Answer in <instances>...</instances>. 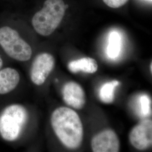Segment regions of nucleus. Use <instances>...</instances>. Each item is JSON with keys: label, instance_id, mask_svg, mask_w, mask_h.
Masks as SVG:
<instances>
[{"label": "nucleus", "instance_id": "obj_4", "mask_svg": "<svg viewBox=\"0 0 152 152\" xmlns=\"http://www.w3.org/2000/svg\"><path fill=\"white\" fill-rule=\"evenodd\" d=\"M0 46L10 58L19 61H28L32 55L31 46L16 30L8 26L0 27Z\"/></svg>", "mask_w": 152, "mask_h": 152}, {"label": "nucleus", "instance_id": "obj_9", "mask_svg": "<svg viewBox=\"0 0 152 152\" xmlns=\"http://www.w3.org/2000/svg\"><path fill=\"white\" fill-rule=\"evenodd\" d=\"M20 75L16 69L5 68L0 70V95L13 91L20 82Z\"/></svg>", "mask_w": 152, "mask_h": 152}, {"label": "nucleus", "instance_id": "obj_1", "mask_svg": "<svg viewBox=\"0 0 152 152\" xmlns=\"http://www.w3.org/2000/svg\"><path fill=\"white\" fill-rule=\"evenodd\" d=\"M51 125L55 135L66 148L76 149L81 146L83 128L79 115L65 107L56 109L51 117Z\"/></svg>", "mask_w": 152, "mask_h": 152}, {"label": "nucleus", "instance_id": "obj_5", "mask_svg": "<svg viewBox=\"0 0 152 152\" xmlns=\"http://www.w3.org/2000/svg\"><path fill=\"white\" fill-rule=\"evenodd\" d=\"M55 60L54 56L48 53L37 55L33 60L31 69V81L37 86L43 85L53 71Z\"/></svg>", "mask_w": 152, "mask_h": 152}, {"label": "nucleus", "instance_id": "obj_6", "mask_svg": "<svg viewBox=\"0 0 152 152\" xmlns=\"http://www.w3.org/2000/svg\"><path fill=\"white\" fill-rule=\"evenodd\" d=\"M131 144L138 150L152 147V121L144 120L134 126L129 134Z\"/></svg>", "mask_w": 152, "mask_h": 152}, {"label": "nucleus", "instance_id": "obj_2", "mask_svg": "<svg viewBox=\"0 0 152 152\" xmlns=\"http://www.w3.org/2000/svg\"><path fill=\"white\" fill-rule=\"evenodd\" d=\"M67 7L64 0H46L42 7L33 16L32 24L35 31L42 36H50L60 26Z\"/></svg>", "mask_w": 152, "mask_h": 152}, {"label": "nucleus", "instance_id": "obj_8", "mask_svg": "<svg viewBox=\"0 0 152 152\" xmlns=\"http://www.w3.org/2000/svg\"><path fill=\"white\" fill-rule=\"evenodd\" d=\"M62 96L65 103L73 108L80 110L86 104V95L83 88L76 82H68L61 90Z\"/></svg>", "mask_w": 152, "mask_h": 152}, {"label": "nucleus", "instance_id": "obj_15", "mask_svg": "<svg viewBox=\"0 0 152 152\" xmlns=\"http://www.w3.org/2000/svg\"><path fill=\"white\" fill-rule=\"evenodd\" d=\"M2 65H3V60H2V59L1 58V57L0 56V70L2 69Z\"/></svg>", "mask_w": 152, "mask_h": 152}, {"label": "nucleus", "instance_id": "obj_12", "mask_svg": "<svg viewBox=\"0 0 152 152\" xmlns=\"http://www.w3.org/2000/svg\"><path fill=\"white\" fill-rule=\"evenodd\" d=\"M119 85V82L116 80L104 83L100 88L99 97L102 102L110 104L113 102L115 88Z\"/></svg>", "mask_w": 152, "mask_h": 152}, {"label": "nucleus", "instance_id": "obj_16", "mask_svg": "<svg viewBox=\"0 0 152 152\" xmlns=\"http://www.w3.org/2000/svg\"><path fill=\"white\" fill-rule=\"evenodd\" d=\"M150 69H151V73L152 75V61L151 64V65H150Z\"/></svg>", "mask_w": 152, "mask_h": 152}, {"label": "nucleus", "instance_id": "obj_7", "mask_svg": "<svg viewBox=\"0 0 152 152\" xmlns=\"http://www.w3.org/2000/svg\"><path fill=\"white\" fill-rule=\"evenodd\" d=\"M91 145L94 152H119L120 140L114 131L107 129L92 137Z\"/></svg>", "mask_w": 152, "mask_h": 152}, {"label": "nucleus", "instance_id": "obj_3", "mask_svg": "<svg viewBox=\"0 0 152 152\" xmlns=\"http://www.w3.org/2000/svg\"><path fill=\"white\" fill-rule=\"evenodd\" d=\"M28 120V113L24 107L20 104L7 106L0 114V135L6 141H15L21 135Z\"/></svg>", "mask_w": 152, "mask_h": 152}, {"label": "nucleus", "instance_id": "obj_13", "mask_svg": "<svg viewBox=\"0 0 152 152\" xmlns=\"http://www.w3.org/2000/svg\"><path fill=\"white\" fill-rule=\"evenodd\" d=\"M140 113L144 117H147L151 113V100L146 95H142L139 98Z\"/></svg>", "mask_w": 152, "mask_h": 152}, {"label": "nucleus", "instance_id": "obj_14", "mask_svg": "<svg viewBox=\"0 0 152 152\" xmlns=\"http://www.w3.org/2000/svg\"><path fill=\"white\" fill-rule=\"evenodd\" d=\"M128 0H103L104 3L110 8L117 9L124 5Z\"/></svg>", "mask_w": 152, "mask_h": 152}, {"label": "nucleus", "instance_id": "obj_11", "mask_svg": "<svg viewBox=\"0 0 152 152\" xmlns=\"http://www.w3.org/2000/svg\"><path fill=\"white\" fill-rule=\"evenodd\" d=\"M121 49V37L117 31H113L109 36L107 54L110 59H115L119 55Z\"/></svg>", "mask_w": 152, "mask_h": 152}, {"label": "nucleus", "instance_id": "obj_10", "mask_svg": "<svg viewBox=\"0 0 152 152\" xmlns=\"http://www.w3.org/2000/svg\"><path fill=\"white\" fill-rule=\"evenodd\" d=\"M69 71L73 73L83 72L86 73L92 74L98 71V65L94 59L85 57L77 60L71 61L68 65Z\"/></svg>", "mask_w": 152, "mask_h": 152}, {"label": "nucleus", "instance_id": "obj_17", "mask_svg": "<svg viewBox=\"0 0 152 152\" xmlns=\"http://www.w3.org/2000/svg\"><path fill=\"white\" fill-rule=\"evenodd\" d=\"M149 1H152V0H149Z\"/></svg>", "mask_w": 152, "mask_h": 152}]
</instances>
